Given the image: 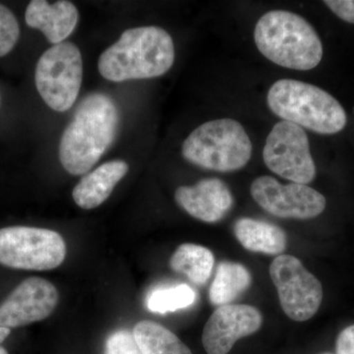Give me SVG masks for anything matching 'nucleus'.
Instances as JSON below:
<instances>
[{"label": "nucleus", "mask_w": 354, "mask_h": 354, "mask_svg": "<svg viewBox=\"0 0 354 354\" xmlns=\"http://www.w3.org/2000/svg\"><path fill=\"white\" fill-rule=\"evenodd\" d=\"M118 123V109L109 95L93 93L84 97L60 140L65 171L72 176L90 171L113 144Z\"/></svg>", "instance_id": "f257e3e1"}, {"label": "nucleus", "mask_w": 354, "mask_h": 354, "mask_svg": "<svg viewBox=\"0 0 354 354\" xmlns=\"http://www.w3.org/2000/svg\"><path fill=\"white\" fill-rule=\"evenodd\" d=\"M254 41L266 58L286 68L307 71L322 60L323 44L315 29L290 11L264 14L255 26Z\"/></svg>", "instance_id": "7ed1b4c3"}, {"label": "nucleus", "mask_w": 354, "mask_h": 354, "mask_svg": "<svg viewBox=\"0 0 354 354\" xmlns=\"http://www.w3.org/2000/svg\"><path fill=\"white\" fill-rule=\"evenodd\" d=\"M196 291L185 283L151 291L147 299V307L153 313L165 314L187 308L196 301Z\"/></svg>", "instance_id": "aec40b11"}, {"label": "nucleus", "mask_w": 354, "mask_h": 354, "mask_svg": "<svg viewBox=\"0 0 354 354\" xmlns=\"http://www.w3.org/2000/svg\"><path fill=\"white\" fill-rule=\"evenodd\" d=\"M337 354H354V325L342 330L335 344Z\"/></svg>", "instance_id": "b1692460"}, {"label": "nucleus", "mask_w": 354, "mask_h": 354, "mask_svg": "<svg viewBox=\"0 0 354 354\" xmlns=\"http://www.w3.org/2000/svg\"><path fill=\"white\" fill-rule=\"evenodd\" d=\"M324 3L339 19L354 24V0H326Z\"/></svg>", "instance_id": "5701e85b"}, {"label": "nucleus", "mask_w": 354, "mask_h": 354, "mask_svg": "<svg viewBox=\"0 0 354 354\" xmlns=\"http://www.w3.org/2000/svg\"><path fill=\"white\" fill-rule=\"evenodd\" d=\"M263 158L270 171L293 183L308 184L316 176V165L310 152L304 128L281 121L268 135Z\"/></svg>", "instance_id": "1a4fd4ad"}, {"label": "nucleus", "mask_w": 354, "mask_h": 354, "mask_svg": "<svg viewBox=\"0 0 354 354\" xmlns=\"http://www.w3.org/2000/svg\"><path fill=\"white\" fill-rule=\"evenodd\" d=\"M250 272L243 265L230 261L220 263L209 288V300L216 306L230 304L251 286Z\"/></svg>", "instance_id": "f3484780"}, {"label": "nucleus", "mask_w": 354, "mask_h": 354, "mask_svg": "<svg viewBox=\"0 0 354 354\" xmlns=\"http://www.w3.org/2000/svg\"><path fill=\"white\" fill-rule=\"evenodd\" d=\"M268 106L278 118L318 134L332 135L346 127L348 116L341 104L323 88L283 79L272 84Z\"/></svg>", "instance_id": "20e7f679"}, {"label": "nucleus", "mask_w": 354, "mask_h": 354, "mask_svg": "<svg viewBox=\"0 0 354 354\" xmlns=\"http://www.w3.org/2000/svg\"><path fill=\"white\" fill-rule=\"evenodd\" d=\"M0 354H8V353H7L6 348H2V346H0Z\"/></svg>", "instance_id": "a878e982"}, {"label": "nucleus", "mask_w": 354, "mask_h": 354, "mask_svg": "<svg viewBox=\"0 0 354 354\" xmlns=\"http://www.w3.org/2000/svg\"><path fill=\"white\" fill-rule=\"evenodd\" d=\"M10 329H8V328L1 327V326H0V344L6 341L7 337H8V335H10Z\"/></svg>", "instance_id": "393cba45"}, {"label": "nucleus", "mask_w": 354, "mask_h": 354, "mask_svg": "<svg viewBox=\"0 0 354 354\" xmlns=\"http://www.w3.org/2000/svg\"><path fill=\"white\" fill-rule=\"evenodd\" d=\"M174 57V41L162 28H132L102 53L97 68L111 82L156 78L171 68Z\"/></svg>", "instance_id": "f03ea898"}, {"label": "nucleus", "mask_w": 354, "mask_h": 354, "mask_svg": "<svg viewBox=\"0 0 354 354\" xmlns=\"http://www.w3.org/2000/svg\"><path fill=\"white\" fill-rule=\"evenodd\" d=\"M174 197L193 218L209 223L225 218L234 205L230 188L218 178L202 179L194 186H180Z\"/></svg>", "instance_id": "ddd939ff"}, {"label": "nucleus", "mask_w": 354, "mask_h": 354, "mask_svg": "<svg viewBox=\"0 0 354 354\" xmlns=\"http://www.w3.org/2000/svg\"><path fill=\"white\" fill-rule=\"evenodd\" d=\"M58 299L50 281L36 277L25 279L0 305V326L10 329L43 321L53 313Z\"/></svg>", "instance_id": "9b49d317"}, {"label": "nucleus", "mask_w": 354, "mask_h": 354, "mask_svg": "<svg viewBox=\"0 0 354 354\" xmlns=\"http://www.w3.org/2000/svg\"><path fill=\"white\" fill-rule=\"evenodd\" d=\"M25 20L32 29L39 30L50 43H64L78 24L79 13L72 2L32 0L26 9Z\"/></svg>", "instance_id": "4468645a"}, {"label": "nucleus", "mask_w": 354, "mask_h": 354, "mask_svg": "<svg viewBox=\"0 0 354 354\" xmlns=\"http://www.w3.org/2000/svg\"><path fill=\"white\" fill-rule=\"evenodd\" d=\"M261 312L244 304L218 307L209 317L203 330L202 342L208 354H227L235 342L260 330Z\"/></svg>", "instance_id": "f8f14e48"}, {"label": "nucleus", "mask_w": 354, "mask_h": 354, "mask_svg": "<svg viewBox=\"0 0 354 354\" xmlns=\"http://www.w3.org/2000/svg\"><path fill=\"white\" fill-rule=\"evenodd\" d=\"M186 160L220 172L239 171L252 156V143L239 121L223 118L203 123L183 144Z\"/></svg>", "instance_id": "39448f33"}, {"label": "nucleus", "mask_w": 354, "mask_h": 354, "mask_svg": "<svg viewBox=\"0 0 354 354\" xmlns=\"http://www.w3.org/2000/svg\"><path fill=\"white\" fill-rule=\"evenodd\" d=\"M129 167L124 160H111L100 165L95 171L81 178L72 192L77 206L84 209L97 208L106 201L127 176Z\"/></svg>", "instance_id": "2eb2a0df"}, {"label": "nucleus", "mask_w": 354, "mask_h": 354, "mask_svg": "<svg viewBox=\"0 0 354 354\" xmlns=\"http://www.w3.org/2000/svg\"><path fill=\"white\" fill-rule=\"evenodd\" d=\"M251 195L272 216L309 220L323 213L326 198L304 184H281L272 176H260L251 184Z\"/></svg>", "instance_id": "9d476101"}, {"label": "nucleus", "mask_w": 354, "mask_h": 354, "mask_svg": "<svg viewBox=\"0 0 354 354\" xmlns=\"http://www.w3.org/2000/svg\"><path fill=\"white\" fill-rule=\"evenodd\" d=\"M234 234L241 245L252 252L277 255L286 247V232L267 221L239 218L234 225Z\"/></svg>", "instance_id": "dca6fc26"}, {"label": "nucleus", "mask_w": 354, "mask_h": 354, "mask_svg": "<svg viewBox=\"0 0 354 354\" xmlns=\"http://www.w3.org/2000/svg\"><path fill=\"white\" fill-rule=\"evenodd\" d=\"M321 354H332V353H321Z\"/></svg>", "instance_id": "bb28decb"}, {"label": "nucleus", "mask_w": 354, "mask_h": 354, "mask_svg": "<svg viewBox=\"0 0 354 354\" xmlns=\"http://www.w3.org/2000/svg\"><path fill=\"white\" fill-rule=\"evenodd\" d=\"M104 354H142L133 333L120 330L109 335Z\"/></svg>", "instance_id": "4be33fe9"}, {"label": "nucleus", "mask_w": 354, "mask_h": 354, "mask_svg": "<svg viewBox=\"0 0 354 354\" xmlns=\"http://www.w3.org/2000/svg\"><path fill=\"white\" fill-rule=\"evenodd\" d=\"M82 80V55L75 44H55L39 57L35 73L37 90L53 111L64 113L75 104Z\"/></svg>", "instance_id": "423d86ee"}, {"label": "nucleus", "mask_w": 354, "mask_h": 354, "mask_svg": "<svg viewBox=\"0 0 354 354\" xmlns=\"http://www.w3.org/2000/svg\"><path fill=\"white\" fill-rule=\"evenodd\" d=\"M214 264L215 257L209 249L192 243L181 244L169 261L174 272L184 274L199 286L209 281Z\"/></svg>", "instance_id": "a211bd4d"}, {"label": "nucleus", "mask_w": 354, "mask_h": 354, "mask_svg": "<svg viewBox=\"0 0 354 354\" xmlns=\"http://www.w3.org/2000/svg\"><path fill=\"white\" fill-rule=\"evenodd\" d=\"M20 36V28L14 14L0 3V57L13 50Z\"/></svg>", "instance_id": "412c9836"}, {"label": "nucleus", "mask_w": 354, "mask_h": 354, "mask_svg": "<svg viewBox=\"0 0 354 354\" xmlns=\"http://www.w3.org/2000/svg\"><path fill=\"white\" fill-rule=\"evenodd\" d=\"M66 244L46 228L9 227L0 230V264L11 269L48 271L64 263Z\"/></svg>", "instance_id": "0eeeda50"}, {"label": "nucleus", "mask_w": 354, "mask_h": 354, "mask_svg": "<svg viewBox=\"0 0 354 354\" xmlns=\"http://www.w3.org/2000/svg\"><path fill=\"white\" fill-rule=\"evenodd\" d=\"M270 276L288 318L304 322L315 315L322 304L323 286L301 261L295 256H279L270 266Z\"/></svg>", "instance_id": "6e6552de"}, {"label": "nucleus", "mask_w": 354, "mask_h": 354, "mask_svg": "<svg viewBox=\"0 0 354 354\" xmlns=\"http://www.w3.org/2000/svg\"><path fill=\"white\" fill-rule=\"evenodd\" d=\"M133 335L142 354H192L171 330L152 321L137 323Z\"/></svg>", "instance_id": "6ab92c4d"}]
</instances>
